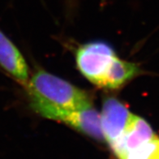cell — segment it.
I'll list each match as a JSON object with an SVG mask.
<instances>
[{"label": "cell", "instance_id": "obj_9", "mask_svg": "<svg viewBox=\"0 0 159 159\" xmlns=\"http://www.w3.org/2000/svg\"><path fill=\"white\" fill-rule=\"evenodd\" d=\"M151 159H159V143H158V146H157V149H156L154 153H153V154L152 155Z\"/></svg>", "mask_w": 159, "mask_h": 159}, {"label": "cell", "instance_id": "obj_1", "mask_svg": "<svg viewBox=\"0 0 159 159\" xmlns=\"http://www.w3.org/2000/svg\"><path fill=\"white\" fill-rule=\"evenodd\" d=\"M27 90L33 109L43 117L57 121L71 111L92 106L87 93L42 70L33 75Z\"/></svg>", "mask_w": 159, "mask_h": 159}, {"label": "cell", "instance_id": "obj_3", "mask_svg": "<svg viewBox=\"0 0 159 159\" xmlns=\"http://www.w3.org/2000/svg\"><path fill=\"white\" fill-rule=\"evenodd\" d=\"M133 115L125 104L118 99L108 98L104 100L101 122L105 140L109 144L124 134Z\"/></svg>", "mask_w": 159, "mask_h": 159}, {"label": "cell", "instance_id": "obj_7", "mask_svg": "<svg viewBox=\"0 0 159 159\" xmlns=\"http://www.w3.org/2000/svg\"><path fill=\"white\" fill-rule=\"evenodd\" d=\"M140 72L136 63H130L115 57L103 75L98 87L119 89L129 82Z\"/></svg>", "mask_w": 159, "mask_h": 159}, {"label": "cell", "instance_id": "obj_8", "mask_svg": "<svg viewBox=\"0 0 159 159\" xmlns=\"http://www.w3.org/2000/svg\"><path fill=\"white\" fill-rule=\"evenodd\" d=\"M159 138L153 139L152 140L143 144L134 150L131 151L124 159H151L152 155L158 146Z\"/></svg>", "mask_w": 159, "mask_h": 159}, {"label": "cell", "instance_id": "obj_2", "mask_svg": "<svg viewBox=\"0 0 159 159\" xmlns=\"http://www.w3.org/2000/svg\"><path fill=\"white\" fill-rule=\"evenodd\" d=\"M115 57L116 54L111 45L97 41L80 46L76 51L75 62L80 73L98 86Z\"/></svg>", "mask_w": 159, "mask_h": 159}, {"label": "cell", "instance_id": "obj_5", "mask_svg": "<svg viewBox=\"0 0 159 159\" xmlns=\"http://www.w3.org/2000/svg\"><path fill=\"white\" fill-rule=\"evenodd\" d=\"M61 122L95 140H106L102 128L101 115L92 106L71 111L65 115Z\"/></svg>", "mask_w": 159, "mask_h": 159}, {"label": "cell", "instance_id": "obj_4", "mask_svg": "<svg viewBox=\"0 0 159 159\" xmlns=\"http://www.w3.org/2000/svg\"><path fill=\"white\" fill-rule=\"evenodd\" d=\"M156 137L151 126L142 118L134 115L124 134L110 144V146L119 159H124L131 151Z\"/></svg>", "mask_w": 159, "mask_h": 159}, {"label": "cell", "instance_id": "obj_6", "mask_svg": "<svg viewBox=\"0 0 159 159\" xmlns=\"http://www.w3.org/2000/svg\"><path fill=\"white\" fill-rule=\"evenodd\" d=\"M0 66L11 75L22 83H26L29 68L16 46L0 30Z\"/></svg>", "mask_w": 159, "mask_h": 159}]
</instances>
